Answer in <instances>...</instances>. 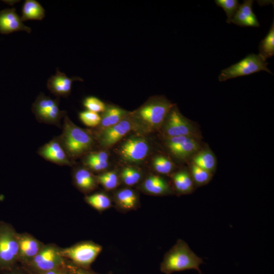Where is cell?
Wrapping results in <instances>:
<instances>
[{"label":"cell","instance_id":"obj_16","mask_svg":"<svg viewBox=\"0 0 274 274\" xmlns=\"http://www.w3.org/2000/svg\"><path fill=\"white\" fill-rule=\"evenodd\" d=\"M131 129L130 121L124 118L118 123L104 128L99 136L101 146L109 147L113 145L122 139Z\"/></svg>","mask_w":274,"mask_h":274},{"label":"cell","instance_id":"obj_3","mask_svg":"<svg viewBox=\"0 0 274 274\" xmlns=\"http://www.w3.org/2000/svg\"><path fill=\"white\" fill-rule=\"evenodd\" d=\"M18 233L10 224L0 221V272L18 265Z\"/></svg>","mask_w":274,"mask_h":274},{"label":"cell","instance_id":"obj_11","mask_svg":"<svg viewBox=\"0 0 274 274\" xmlns=\"http://www.w3.org/2000/svg\"><path fill=\"white\" fill-rule=\"evenodd\" d=\"M149 150L147 142L139 137H131L126 140L120 149L122 158L128 162H139L147 156Z\"/></svg>","mask_w":274,"mask_h":274},{"label":"cell","instance_id":"obj_14","mask_svg":"<svg viewBox=\"0 0 274 274\" xmlns=\"http://www.w3.org/2000/svg\"><path fill=\"white\" fill-rule=\"evenodd\" d=\"M18 31L31 32V28L23 23L15 8L0 11V33L7 35Z\"/></svg>","mask_w":274,"mask_h":274},{"label":"cell","instance_id":"obj_4","mask_svg":"<svg viewBox=\"0 0 274 274\" xmlns=\"http://www.w3.org/2000/svg\"><path fill=\"white\" fill-rule=\"evenodd\" d=\"M101 245L91 241L77 243L70 247L60 248L62 257L74 265L84 269H91V265L101 253Z\"/></svg>","mask_w":274,"mask_h":274},{"label":"cell","instance_id":"obj_12","mask_svg":"<svg viewBox=\"0 0 274 274\" xmlns=\"http://www.w3.org/2000/svg\"><path fill=\"white\" fill-rule=\"evenodd\" d=\"M38 153L45 160L58 165L71 166L72 164L71 159L57 137L41 147Z\"/></svg>","mask_w":274,"mask_h":274},{"label":"cell","instance_id":"obj_31","mask_svg":"<svg viewBox=\"0 0 274 274\" xmlns=\"http://www.w3.org/2000/svg\"><path fill=\"white\" fill-rule=\"evenodd\" d=\"M154 169L158 173L167 175L172 172L174 166L172 162L163 156H157L153 160Z\"/></svg>","mask_w":274,"mask_h":274},{"label":"cell","instance_id":"obj_5","mask_svg":"<svg viewBox=\"0 0 274 274\" xmlns=\"http://www.w3.org/2000/svg\"><path fill=\"white\" fill-rule=\"evenodd\" d=\"M60 248L55 244H45L35 257L21 266L31 274H40L64 265L66 260L61 255Z\"/></svg>","mask_w":274,"mask_h":274},{"label":"cell","instance_id":"obj_22","mask_svg":"<svg viewBox=\"0 0 274 274\" xmlns=\"http://www.w3.org/2000/svg\"><path fill=\"white\" fill-rule=\"evenodd\" d=\"M45 17V10L39 3L35 0L25 1L22 9L21 20H41Z\"/></svg>","mask_w":274,"mask_h":274},{"label":"cell","instance_id":"obj_37","mask_svg":"<svg viewBox=\"0 0 274 274\" xmlns=\"http://www.w3.org/2000/svg\"><path fill=\"white\" fill-rule=\"evenodd\" d=\"M0 274H31L20 264L15 267L0 272Z\"/></svg>","mask_w":274,"mask_h":274},{"label":"cell","instance_id":"obj_23","mask_svg":"<svg viewBox=\"0 0 274 274\" xmlns=\"http://www.w3.org/2000/svg\"><path fill=\"white\" fill-rule=\"evenodd\" d=\"M127 114V112L118 107H106L101 117V125L104 128L112 126L125 118Z\"/></svg>","mask_w":274,"mask_h":274},{"label":"cell","instance_id":"obj_20","mask_svg":"<svg viewBox=\"0 0 274 274\" xmlns=\"http://www.w3.org/2000/svg\"><path fill=\"white\" fill-rule=\"evenodd\" d=\"M73 182L76 187L84 193H89L97 187L96 177L85 168L76 169L73 175Z\"/></svg>","mask_w":274,"mask_h":274},{"label":"cell","instance_id":"obj_36","mask_svg":"<svg viewBox=\"0 0 274 274\" xmlns=\"http://www.w3.org/2000/svg\"><path fill=\"white\" fill-rule=\"evenodd\" d=\"M85 163L89 168L94 171H100L106 169L108 165V162H97L85 160Z\"/></svg>","mask_w":274,"mask_h":274},{"label":"cell","instance_id":"obj_6","mask_svg":"<svg viewBox=\"0 0 274 274\" xmlns=\"http://www.w3.org/2000/svg\"><path fill=\"white\" fill-rule=\"evenodd\" d=\"M59 106L58 97L53 99L41 92L33 103L31 111L39 122L60 127L61 120L66 112L60 110Z\"/></svg>","mask_w":274,"mask_h":274},{"label":"cell","instance_id":"obj_19","mask_svg":"<svg viewBox=\"0 0 274 274\" xmlns=\"http://www.w3.org/2000/svg\"><path fill=\"white\" fill-rule=\"evenodd\" d=\"M142 189L146 193L154 195H165L172 193L168 182L157 175H150L144 181Z\"/></svg>","mask_w":274,"mask_h":274},{"label":"cell","instance_id":"obj_1","mask_svg":"<svg viewBox=\"0 0 274 274\" xmlns=\"http://www.w3.org/2000/svg\"><path fill=\"white\" fill-rule=\"evenodd\" d=\"M203 263L184 241L179 239L175 245L167 252L160 266V270L164 274L188 269H196L202 274L199 265Z\"/></svg>","mask_w":274,"mask_h":274},{"label":"cell","instance_id":"obj_13","mask_svg":"<svg viewBox=\"0 0 274 274\" xmlns=\"http://www.w3.org/2000/svg\"><path fill=\"white\" fill-rule=\"evenodd\" d=\"M19 263L23 265L35 257L45 244L27 232L18 233Z\"/></svg>","mask_w":274,"mask_h":274},{"label":"cell","instance_id":"obj_18","mask_svg":"<svg viewBox=\"0 0 274 274\" xmlns=\"http://www.w3.org/2000/svg\"><path fill=\"white\" fill-rule=\"evenodd\" d=\"M114 201L117 210L123 213L135 210L139 207L138 195L130 188H123L116 192Z\"/></svg>","mask_w":274,"mask_h":274},{"label":"cell","instance_id":"obj_8","mask_svg":"<svg viewBox=\"0 0 274 274\" xmlns=\"http://www.w3.org/2000/svg\"><path fill=\"white\" fill-rule=\"evenodd\" d=\"M174 107V104L163 97H153L135 112V115L151 127H158Z\"/></svg>","mask_w":274,"mask_h":274},{"label":"cell","instance_id":"obj_17","mask_svg":"<svg viewBox=\"0 0 274 274\" xmlns=\"http://www.w3.org/2000/svg\"><path fill=\"white\" fill-rule=\"evenodd\" d=\"M253 3L252 0H245L239 5L231 23L242 27H259V21L252 9Z\"/></svg>","mask_w":274,"mask_h":274},{"label":"cell","instance_id":"obj_33","mask_svg":"<svg viewBox=\"0 0 274 274\" xmlns=\"http://www.w3.org/2000/svg\"><path fill=\"white\" fill-rule=\"evenodd\" d=\"M83 105L87 110L97 113L104 112L106 108L104 102L94 96H89L85 98Z\"/></svg>","mask_w":274,"mask_h":274},{"label":"cell","instance_id":"obj_28","mask_svg":"<svg viewBox=\"0 0 274 274\" xmlns=\"http://www.w3.org/2000/svg\"><path fill=\"white\" fill-rule=\"evenodd\" d=\"M97 183L105 189L111 190L115 189L119 185V179L114 172H108L96 176Z\"/></svg>","mask_w":274,"mask_h":274},{"label":"cell","instance_id":"obj_24","mask_svg":"<svg viewBox=\"0 0 274 274\" xmlns=\"http://www.w3.org/2000/svg\"><path fill=\"white\" fill-rule=\"evenodd\" d=\"M192 163L212 174L216 166V160L214 154L208 149L196 153L192 160Z\"/></svg>","mask_w":274,"mask_h":274},{"label":"cell","instance_id":"obj_2","mask_svg":"<svg viewBox=\"0 0 274 274\" xmlns=\"http://www.w3.org/2000/svg\"><path fill=\"white\" fill-rule=\"evenodd\" d=\"M57 138L70 159L87 152L93 145V139L90 133L76 126L66 115L62 133Z\"/></svg>","mask_w":274,"mask_h":274},{"label":"cell","instance_id":"obj_21","mask_svg":"<svg viewBox=\"0 0 274 274\" xmlns=\"http://www.w3.org/2000/svg\"><path fill=\"white\" fill-rule=\"evenodd\" d=\"M172 181L176 191L181 194L192 193L194 184L191 175L186 170L176 173L172 176Z\"/></svg>","mask_w":274,"mask_h":274},{"label":"cell","instance_id":"obj_32","mask_svg":"<svg viewBox=\"0 0 274 274\" xmlns=\"http://www.w3.org/2000/svg\"><path fill=\"white\" fill-rule=\"evenodd\" d=\"M79 118L84 124L90 127L98 125L101 121V117L98 113L89 110L80 112Z\"/></svg>","mask_w":274,"mask_h":274},{"label":"cell","instance_id":"obj_35","mask_svg":"<svg viewBox=\"0 0 274 274\" xmlns=\"http://www.w3.org/2000/svg\"><path fill=\"white\" fill-rule=\"evenodd\" d=\"M108 154L104 151L93 152L88 154L85 160L95 161L97 162H107Z\"/></svg>","mask_w":274,"mask_h":274},{"label":"cell","instance_id":"obj_10","mask_svg":"<svg viewBox=\"0 0 274 274\" xmlns=\"http://www.w3.org/2000/svg\"><path fill=\"white\" fill-rule=\"evenodd\" d=\"M166 145L170 152L180 159H185L195 155L199 148V144L196 137L191 136L167 137Z\"/></svg>","mask_w":274,"mask_h":274},{"label":"cell","instance_id":"obj_25","mask_svg":"<svg viewBox=\"0 0 274 274\" xmlns=\"http://www.w3.org/2000/svg\"><path fill=\"white\" fill-rule=\"evenodd\" d=\"M85 202L99 212H102L112 206L110 198L104 193L98 192L85 196Z\"/></svg>","mask_w":274,"mask_h":274},{"label":"cell","instance_id":"obj_30","mask_svg":"<svg viewBox=\"0 0 274 274\" xmlns=\"http://www.w3.org/2000/svg\"><path fill=\"white\" fill-rule=\"evenodd\" d=\"M215 3L224 10L227 16L226 22L230 23L238 8V1L237 0H216Z\"/></svg>","mask_w":274,"mask_h":274},{"label":"cell","instance_id":"obj_38","mask_svg":"<svg viewBox=\"0 0 274 274\" xmlns=\"http://www.w3.org/2000/svg\"><path fill=\"white\" fill-rule=\"evenodd\" d=\"M40 274H67V261L64 265Z\"/></svg>","mask_w":274,"mask_h":274},{"label":"cell","instance_id":"obj_27","mask_svg":"<svg viewBox=\"0 0 274 274\" xmlns=\"http://www.w3.org/2000/svg\"><path fill=\"white\" fill-rule=\"evenodd\" d=\"M191 176L194 185L198 187L208 184L212 178V174L192 163Z\"/></svg>","mask_w":274,"mask_h":274},{"label":"cell","instance_id":"obj_15","mask_svg":"<svg viewBox=\"0 0 274 274\" xmlns=\"http://www.w3.org/2000/svg\"><path fill=\"white\" fill-rule=\"evenodd\" d=\"M75 81H83V79L77 77L68 78L64 73L57 70L56 74L51 76L48 80L47 86L54 95L58 97H66L70 94L72 83Z\"/></svg>","mask_w":274,"mask_h":274},{"label":"cell","instance_id":"obj_29","mask_svg":"<svg viewBox=\"0 0 274 274\" xmlns=\"http://www.w3.org/2000/svg\"><path fill=\"white\" fill-rule=\"evenodd\" d=\"M142 178L141 173L131 167L123 168L121 173V179L126 185L131 186L138 183Z\"/></svg>","mask_w":274,"mask_h":274},{"label":"cell","instance_id":"obj_9","mask_svg":"<svg viewBox=\"0 0 274 274\" xmlns=\"http://www.w3.org/2000/svg\"><path fill=\"white\" fill-rule=\"evenodd\" d=\"M164 131L167 137L191 136L196 137L194 127L175 107L166 118Z\"/></svg>","mask_w":274,"mask_h":274},{"label":"cell","instance_id":"obj_26","mask_svg":"<svg viewBox=\"0 0 274 274\" xmlns=\"http://www.w3.org/2000/svg\"><path fill=\"white\" fill-rule=\"evenodd\" d=\"M259 55L264 59L274 55V22L273 21L269 32L261 41L259 46Z\"/></svg>","mask_w":274,"mask_h":274},{"label":"cell","instance_id":"obj_34","mask_svg":"<svg viewBox=\"0 0 274 274\" xmlns=\"http://www.w3.org/2000/svg\"><path fill=\"white\" fill-rule=\"evenodd\" d=\"M67 274H99L91 270V269H84L78 267L69 261L67 260ZM107 274H113L109 272Z\"/></svg>","mask_w":274,"mask_h":274},{"label":"cell","instance_id":"obj_7","mask_svg":"<svg viewBox=\"0 0 274 274\" xmlns=\"http://www.w3.org/2000/svg\"><path fill=\"white\" fill-rule=\"evenodd\" d=\"M267 62L260 55L252 53L240 61L222 70L218 80L220 82H223L262 71L272 74V72L267 67Z\"/></svg>","mask_w":274,"mask_h":274}]
</instances>
